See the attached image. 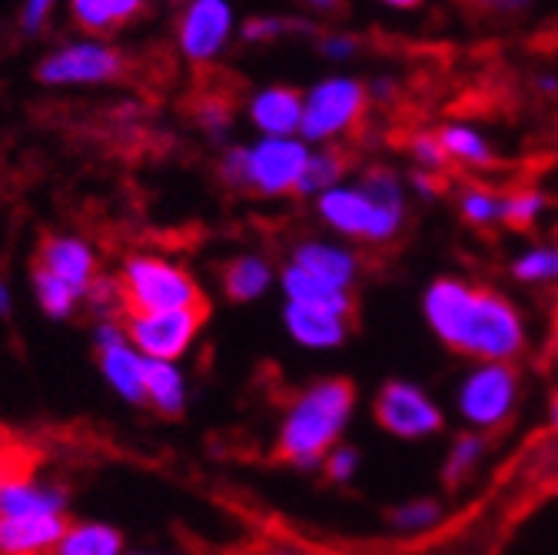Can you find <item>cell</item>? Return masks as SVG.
Segmentation results:
<instances>
[{"label": "cell", "mask_w": 558, "mask_h": 555, "mask_svg": "<svg viewBox=\"0 0 558 555\" xmlns=\"http://www.w3.org/2000/svg\"><path fill=\"white\" fill-rule=\"evenodd\" d=\"M418 310L446 350L472 363H515L529 346V323L515 300L462 276L429 280Z\"/></svg>", "instance_id": "6da1fadb"}, {"label": "cell", "mask_w": 558, "mask_h": 555, "mask_svg": "<svg viewBox=\"0 0 558 555\" xmlns=\"http://www.w3.org/2000/svg\"><path fill=\"white\" fill-rule=\"evenodd\" d=\"M360 393L345 376H323L300 389L276 430V456L300 472H319L323 459L353 426Z\"/></svg>", "instance_id": "7a4b0ae2"}, {"label": "cell", "mask_w": 558, "mask_h": 555, "mask_svg": "<svg viewBox=\"0 0 558 555\" xmlns=\"http://www.w3.org/2000/svg\"><path fill=\"white\" fill-rule=\"evenodd\" d=\"M313 203L319 224L342 243H392L405 227V183L386 164L366 167L356 180L326 190Z\"/></svg>", "instance_id": "3957f363"}, {"label": "cell", "mask_w": 558, "mask_h": 555, "mask_svg": "<svg viewBox=\"0 0 558 555\" xmlns=\"http://www.w3.org/2000/svg\"><path fill=\"white\" fill-rule=\"evenodd\" d=\"M310 154L313 150L303 136H263L250 147H233L223 154L220 180L256 196H290L306 173Z\"/></svg>", "instance_id": "277c9868"}, {"label": "cell", "mask_w": 558, "mask_h": 555, "mask_svg": "<svg viewBox=\"0 0 558 555\" xmlns=\"http://www.w3.org/2000/svg\"><path fill=\"white\" fill-rule=\"evenodd\" d=\"M117 280H120L126 316L206 306L203 290L193 280V273L177 266L167 256H130Z\"/></svg>", "instance_id": "5b68a950"}, {"label": "cell", "mask_w": 558, "mask_h": 555, "mask_svg": "<svg viewBox=\"0 0 558 555\" xmlns=\"http://www.w3.org/2000/svg\"><path fill=\"white\" fill-rule=\"evenodd\" d=\"M522 396V376L515 363H472L456 383V415L465 430L496 433L512 420Z\"/></svg>", "instance_id": "8992f818"}, {"label": "cell", "mask_w": 558, "mask_h": 555, "mask_svg": "<svg viewBox=\"0 0 558 555\" xmlns=\"http://www.w3.org/2000/svg\"><path fill=\"white\" fill-rule=\"evenodd\" d=\"M369 113V87L353 77H329L303 97L300 136L306 144H332L353 133Z\"/></svg>", "instance_id": "52a82bcc"}, {"label": "cell", "mask_w": 558, "mask_h": 555, "mask_svg": "<svg viewBox=\"0 0 558 555\" xmlns=\"http://www.w3.org/2000/svg\"><path fill=\"white\" fill-rule=\"evenodd\" d=\"M376 426L402 443L436 439L446 430V412L436 396L412 379H386L373 399Z\"/></svg>", "instance_id": "ba28073f"}, {"label": "cell", "mask_w": 558, "mask_h": 555, "mask_svg": "<svg viewBox=\"0 0 558 555\" xmlns=\"http://www.w3.org/2000/svg\"><path fill=\"white\" fill-rule=\"evenodd\" d=\"M206 313H209V306L173 310V313H147V316H126L123 319V329H126L130 346L144 360L177 363V360H183L193 350L199 329L206 326Z\"/></svg>", "instance_id": "9c48e42d"}, {"label": "cell", "mask_w": 558, "mask_h": 555, "mask_svg": "<svg viewBox=\"0 0 558 555\" xmlns=\"http://www.w3.org/2000/svg\"><path fill=\"white\" fill-rule=\"evenodd\" d=\"M136 60L117 47L100 44H81L66 47L53 57H47L37 67V81L44 84H110V81H130L136 74Z\"/></svg>", "instance_id": "30bf717a"}, {"label": "cell", "mask_w": 558, "mask_h": 555, "mask_svg": "<svg viewBox=\"0 0 558 555\" xmlns=\"http://www.w3.org/2000/svg\"><path fill=\"white\" fill-rule=\"evenodd\" d=\"M293 266H300L303 273L316 276V280L342 290V293H353L360 276H363V260L353 250V243H342V240H300L290 250Z\"/></svg>", "instance_id": "8fae6325"}, {"label": "cell", "mask_w": 558, "mask_h": 555, "mask_svg": "<svg viewBox=\"0 0 558 555\" xmlns=\"http://www.w3.org/2000/svg\"><path fill=\"white\" fill-rule=\"evenodd\" d=\"M230 8L223 0H193L180 21V47L193 63H209L230 37Z\"/></svg>", "instance_id": "7c38bea8"}, {"label": "cell", "mask_w": 558, "mask_h": 555, "mask_svg": "<svg viewBox=\"0 0 558 555\" xmlns=\"http://www.w3.org/2000/svg\"><path fill=\"white\" fill-rule=\"evenodd\" d=\"M34 266L53 273L57 280H63L66 287H74L81 293V300L87 297V290L97 283V276H100L97 253L81 237H47L37 250Z\"/></svg>", "instance_id": "4fadbf2b"}, {"label": "cell", "mask_w": 558, "mask_h": 555, "mask_svg": "<svg viewBox=\"0 0 558 555\" xmlns=\"http://www.w3.org/2000/svg\"><path fill=\"white\" fill-rule=\"evenodd\" d=\"M283 329L306 353H332L349 339V316L316 306L283 303Z\"/></svg>", "instance_id": "5bb4252c"}, {"label": "cell", "mask_w": 558, "mask_h": 555, "mask_svg": "<svg viewBox=\"0 0 558 555\" xmlns=\"http://www.w3.org/2000/svg\"><path fill=\"white\" fill-rule=\"evenodd\" d=\"M66 526L63 516L0 519V555H53Z\"/></svg>", "instance_id": "9a60e30c"}, {"label": "cell", "mask_w": 558, "mask_h": 555, "mask_svg": "<svg viewBox=\"0 0 558 555\" xmlns=\"http://www.w3.org/2000/svg\"><path fill=\"white\" fill-rule=\"evenodd\" d=\"M66 496L53 485H40L27 475H0V519L21 516H63Z\"/></svg>", "instance_id": "2e32d148"}, {"label": "cell", "mask_w": 558, "mask_h": 555, "mask_svg": "<svg viewBox=\"0 0 558 555\" xmlns=\"http://www.w3.org/2000/svg\"><path fill=\"white\" fill-rule=\"evenodd\" d=\"M250 120L263 136H300L303 94L290 87H266L250 100Z\"/></svg>", "instance_id": "e0dca14e"}, {"label": "cell", "mask_w": 558, "mask_h": 555, "mask_svg": "<svg viewBox=\"0 0 558 555\" xmlns=\"http://www.w3.org/2000/svg\"><path fill=\"white\" fill-rule=\"evenodd\" d=\"M276 276L279 273L272 269V263L266 256L240 253L220 269V287H223V297L230 303H256L272 290Z\"/></svg>", "instance_id": "ac0fdd59"}, {"label": "cell", "mask_w": 558, "mask_h": 555, "mask_svg": "<svg viewBox=\"0 0 558 555\" xmlns=\"http://www.w3.org/2000/svg\"><path fill=\"white\" fill-rule=\"evenodd\" d=\"M279 283V293H283V303H300V306H316V310H329V313H339V316H349L353 313V293H342L316 276L303 273L300 266L287 263L276 276Z\"/></svg>", "instance_id": "d6986e66"}, {"label": "cell", "mask_w": 558, "mask_h": 555, "mask_svg": "<svg viewBox=\"0 0 558 555\" xmlns=\"http://www.w3.org/2000/svg\"><path fill=\"white\" fill-rule=\"evenodd\" d=\"M100 373L104 379L117 389V396H123L126 402H144V357H140L130 339L100 346Z\"/></svg>", "instance_id": "ffe728a7"}, {"label": "cell", "mask_w": 558, "mask_h": 555, "mask_svg": "<svg viewBox=\"0 0 558 555\" xmlns=\"http://www.w3.org/2000/svg\"><path fill=\"white\" fill-rule=\"evenodd\" d=\"M144 402H150L160 415H180L186 409V379L177 363L147 360L144 363Z\"/></svg>", "instance_id": "44dd1931"}, {"label": "cell", "mask_w": 558, "mask_h": 555, "mask_svg": "<svg viewBox=\"0 0 558 555\" xmlns=\"http://www.w3.org/2000/svg\"><path fill=\"white\" fill-rule=\"evenodd\" d=\"M439 141H442V150H446L449 164H462V167H475V170L496 164V147L488 144V136L472 123H446V126H439Z\"/></svg>", "instance_id": "7402d4cb"}, {"label": "cell", "mask_w": 558, "mask_h": 555, "mask_svg": "<svg viewBox=\"0 0 558 555\" xmlns=\"http://www.w3.org/2000/svg\"><path fill=\"white\" fill-rule=\"evenodd\" d=\"M147 14V0H74V17L87 34H110Z\"/></svg>", "instance_id": "603a6c76"}, {"label": "cell", "mask_w": 558, "mask_h": 555, "mask_svg": "<svg viewBox=\"0 0 558 555\" xmlns=\"http://www.w3.org/2000/svg\"><path fill=\"white\" fill-rule=\"evenodd\" d=\"M456 210L475 230L502 227L506 224V193H499L493 186H482V183L462 186L456 193Z\"/></svg>", "instance_id": "cb8c5ba5"}, {"label": "cell", "mask_w": 558, "mask_h": 555, "mask_svg": "<svg viewBox=\"0 0 558 555\" xmlns=\"http://www.w3.org/2000/svg\"><path fill=\"white\" fill-rule=\"evenodd\" d=\"M485 456H488V436L475 430H462L442 456V482L446 485L469 482L482 469Z\"/></svg>", "instance_id": "d4e9b609"}, {"label": "cell", "mask_w": 558, "mask_h": 555, "mask_svg": "<svg viewBox=\"0 0 558 555\" xmlns=\"http://www.w3.org/2000/svg\"><path fill=\"white\" fill-rule=\"evenodd\" d=\"M53 555H123V535L107 522H77L66 526Z\"/></svg>", "instance_id": "484cf974"}, {"label": "cell", "mask_w": 558, "mask_h": 555, "mask_svg": "<svg viewBox=\"0 0 558 555\" xmlns=\"http://www.w3.org/2000/svg\"><path fill=\"white\" fill-rule=\"evenodd\" d=\"M509 273L522 287H558V243H532L519 250Z\"/></svg>", "instance_id": "4316f807"}, {"label": "cell", "mask_w": 558, "mask_h": 555, "mask_svg": "<svg viewBox=\"0 0 558 555\" xmlns=\"http://www.w3.org/2000/svg\"><path fill=\"white\" fill-rule=\"evenodd\" d=\"M446 522V503L436 496H412L389 512V529L399 535H426Z\"/></svg>", "instance_id": "83f0119b"}, {"label": "cell", "mask_w": 558, "mask_h": 555, "mask_svg": "<svg viewBox=\"0 0 558 555\" xmlns=\"http://www.w3.org/2000/svg\"><path fill=\"white\" fill-rule=\"evenodd\" d=\"M190 117L196 120L199 130L223 136L233 123V94H227L220 87V81H214V84L206 81L199 87V94L190 100Z\"/></svg>", "instance_id": "f1b7e54d"}, {"label": "cell", "mask_w": 558, "mask_h": 555, "mask_svg": "<svg viewBox=\"0 0 558 555\" xmlns=\"http://www.w3.org/2000/svg\"><path fill=\"white\" fill-rule=\"evenodd\" d=\"M345 183V160L339 150L332 147H319L310 154V164H306V173L296 186V196H306V200H316L323 196L326 190Z\"/></svg>", "instance_id": "f546056e"}, {"label": "cell", "mask_w": 558, "mask_h": 555, "mask_svg": "<svg viewBox=\"0 0 558 555\" xmlns=\"http://www.w3.org/2000/svg\"><path fill=\"white\" fill-rule=\"evenodd\" d=\"M31 283H34V297H37L40 310L53 319H66L81 303V293L74 287H66L63 280H57L53 273H47L40 266L31 269Z\"/></svg>", "instance_id": "4dcf8cb0"}, {"label": "cell", "mask_w": 558, "mask_h": 555, "mask_svg": "<svg viewBox=\"0 0 558 555\" xmlns=\"http://www.w3.org/2000/svg\"><path fill=\"white\" fill-rule=\"evenodd\" d=\"M548 214V193L538 186H519L506 193V227L512 230H532Z\"/></svg>", "instance_id": "1f68e13d"}, {"label": "cell", "mask_w": 558, "mask_h": 555, "mask_svg": "<svg viewBox=\"0 0 558 555\" xmlns=\"http://www.w3.org/2000/svg\"><path fill=\"white\" fill-rule=\"evenodd\" d=\"M405 154L412 157L415 170H426V173H446L449 167V157L442 150V141L439 133H429V130H415L409 141H405Z\"/></svg>", "instance_id": "d6a6232c"}, {"label": "cell", "mask_w": 558, "mask_h": 555, "mask_svg": "<svg viewBox=\"0 0 558 555\" xmlns=\"http://www.w3.org/2000/svg\"><path fill=\"white\" fill-rule=\"evenodd\" d=\"M332 485H349L360 472H363V453L353 446V443H339L326 459H323V469H319Z\"/></svg>", "instance_id": "836d02e7"}, {"label": "cell", "mask_w": 558, "mask_h": 555, "mask_svg": "<svg viewBox=\"0 0 558 555\" xmlns=\"http://www.w3.org/2000/svg\"><path fill=\"white\" fill-rule=\"evenodd\" d=\"M296 37V34H313V24L306 21H293V17H256L243 27V40L246 44H263V40H276V37Z\"/></svg>", "instance_id": "e575fe53"}, {"label": "cell", "mask_w": 558, "mask_h": 555, "mask_svg": "<svg viewBox=\"0 0 558 555\" xmlns=\"http://www.w3.org/2000/svg\"><path fill=\"white\" fill-rule=\"evenodd\" d=\"M459 4L469 14L485 17V21H509V17L525 14L535 4V0H459Z\"/></svg>", "instance_id": "d590c367"}, {"label": "cell", "mask_w": 558, "mask_h": 555, "mask_svg": "<svg viewBox=\"0 0 558 555\" xmlns=\"http://www.w3.org/2000/svg\"><path fill=\"white\" fill-rule=\"evenodd\" d=\"M405 190H412L415 196H423V200H436V196H442V190H446V180H442V173L412 170V173H409V183H405Z\"/></svg>", "instance_id": "8d00e7d4"}, {"label": "cell", "mask_w": 558, "mask_h": 555, "mask_svg": "<svg viewBox=\"0 0 558 555\" xmlns=\"http://www.w3.org/2000/svg\"><path fill=\"white\" fill-rule=\"evenodd\" d=\"M319 50H323L326 57L345 60V57H353V53H356V40H353V37H345V34H326V37H319Z\"/></svg>", "instance_id": "74e56055"}, {"label": "cell", "mask_w": 558, "mask_h": 555, "mask_svg": "<svg viewBox=\"0 0 558 555\" xmlns=\"http://www.w3.org/2000/svg\"><path fill=\"white\" fill-rule=\"evenodd\" d=\"M53 8V0H27V11H24V27L27 31H40L47 11Z\"/></svg>", "instance_id": "f35d334b"}, {"label": "cell", "mask_w": 558, "mask_h": 555, "mask_svg": "<svg viewBox=\"0 0 558 555\" xmlns=\"http://www.w3.org/2000/svg\"><path fill=\"white\" fill-rule=\"evenodd\" d=\"M300 4L313 8L316 14H339L345 8V0H300Z\"/></svg>", "instance_id": "ab89813d"}, {"label": "cell", "mask_w": 558, "mask_h": 555, "mask_svg": "<svg viewBox=\"0 0 558 555\" xmlns=\"http://www.w3.org/2000/svg\"><path fill=\"white\" fill-rule=\"evenodd\" d=\"M14 313V300H11V287L8 283H0V316H11Z\"/></svg>", "instance_id": "60d3db41"}, {"label": "cell", "mask_w": 558, "mask_h": 555, "mask_svg": "<svg viewBox=\"0 0 558 555\" xmlns=\"http://www.w3.org/2000/svg\"><path fill=\"white\" fill-rule=\"evenodd\" d=\"M383 4H389V8H396V11H412V8L423 4V0H383Z\"/></svg>", "instance_id": "b9f144b4"}, {"label": "cell", "mask_w": 558, "mask_h": 555, "mask_svg": "<svg viewBox=\"0 0 558 555\" xmlns=\"http://www.w3.org/2000/svg\"><path fill=\"white\" fill-rule=\"evenodd\" d=\"M538 91H542V94H558V81L545 74V77L538 81Z\"/></svg>", "instance_id": "7bdbcfd3"}, {"label": "cell", "mask_w": 558, "mask_h": 555, "mask_svg": "<svg viewBox=\"0 0 558 555\" xmlns=\"http://www.w3.org/2000/svg\"><path fill=\"white\" fill-rule=\"evenodd\" d=\"M548 423H551V430H558V396L548 402Z\"/></svg>", "instance_id": "ee69618b"}, {"label": "cell", "mask_w": 558, "mask_h": 555, "mask_svg": "<svg viewBox=\"0 0 558 555\" xmlns=\"http://www.w3.org/2000/svg\"><path fill=\"white\" fill-rule=\"evenodd\" d=\"M266 555H303L300 548H272V552H266Z\"/></svg>", "instance_id": "f6af8a7d"}, {"label": "cell", "mask_w": 558, "mask_h": 555, "mask_svg": "<svg viewBox=\"0 0 558 555\" xmlns=\"http://www.w3.org/2000/svg\"><path fill=\"white\" fill-rule=\"evenodd\" d=\"M133 555H163V552H133Z\"/></svg>", "instance_id": "bcb514c9"}, {"label": "cell", "mask_w": 558, "mask_h": 555, "mask_svg": "<svg viewBox=\"0 0 558 555\" xmlns=\"http://www.w3.org/2000/svg\"><path fill=\"white\" fill-rule=\"evenodd\" d=\"M555 396H558V389H555Z\"/></svg>", "instance_id": "7dc6e473"}]
</instances>
